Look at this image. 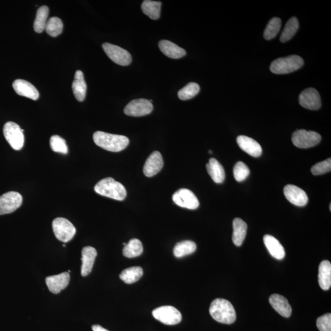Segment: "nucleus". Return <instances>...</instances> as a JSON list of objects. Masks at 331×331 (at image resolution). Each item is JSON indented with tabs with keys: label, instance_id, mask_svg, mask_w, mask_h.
Segmentation results:
<instances>
[{
	"label": "nucleus",
	"instance_id": "f257e3e1",
	"mask_svg": "<svg viewBox=\"0 0 331 331\" xmlns=\"http://www.w3.org/2000/svg\"><path fill=\"white\" fill-rule=\"evenodd\" d=\"M93 138L98 146L112 152L123 151L129 143V139L124 136L110 134L103 131L95 132Z\"/></svg>",
	"mask_w": 331,
	"mask_h": 331
},
{
	"label": "nucleus",
	"instance_id": "f03ea898",
	"mask_svg": "<svg viewBox=\"0 0 331 331\" xmlns=\"http://www.w3.org/2000/svg\"><path fill=\"white\" fill-rule=\"evenodd\" d=\"M209 312L215 320L221 323L231 324L236 319V311L233 305L224 299H215L211 304Z\"/></svg>",
	"mask_w": 331,
	"mask_h": 331
},
{
	"label": "nucleus",
	"instance_id": "7ed1b4c3",
	"mask_svg": "<svg viewBox=\"0 0 331 331\" xmlns=\"http://www.w3.org/2000/svg\"><path fill=\"white\" fill-rule=\"evenodd\" d=\"M94 189L96 193L113 200L123 201L126 197L125 187L111 177L101 180L96 184Z\"/></svg>",
	"mask_w": 331,
	"mask_h": 331
},
{
	"label": "nucleus",
	"instance_id": "20e7f679",
	"mask_svg": "<svg viewBox=\"0 0 331 331\" xmlns=\"http://www.w3.org/2000/svg\"><path fill=\"white\" fill-rule=\"evenodd\" d=\"M304 65V60L298 55H290L277 59L270 67L272 73L276 75H284L295 72Z\"/></svg>",
	"mask_w": 331,
	"mask_h": 331
},
{
	"label": "nucleus",
	"instance_id": "39448f33",
	"mask_svg": "<svg viewBox=\"0 0 331 331\" xmlns=\"http://www.w3.org/2000/svg\"><path fill=\"white\" fill-rule=\"evenodd\" d=\"M24 129H22L18 124L9 121L5 124L4 134L7 142L16 151L23 148L24 144Z\"/></svg>",
	"mask_w": 331,
	"mask_h": 331
},
{
	"label": "nucleus",
	"instance_id": "423d86ee",
	"mask_svg": "<svg viewBox=\"0 0 331 331\" xmlns=\"http://www.w3.org/2000/svg\"><path fill=\"white\" fill-rule=\"evenodd\" d=\"M52 228L56 238L64 243L72 240L76 233L75 226L64 218H56L53 220Z\"/></svg>",
	"mask_w": 331,
	"mask_h": 331
},
{
	"label": "nucleus",
	"instance_id": "0eeeda50",
	"mask_svg": "<svg viewBox=\"0 0 331 331\" xmlns=\"http://www.w3.org/2000/svg\"><path fill=\"white\" fill-rule=\"evenodd\" d=\"M291 140L294 145L298 148L308 149L320 143L321 137L318 133L299 129L294 133Z\"/></svg>",
	"mask_w": 331,
	"mask_h": 331
},
{
	"label": "nucleus",
	"instance_id": "6e6552de",
	"mask_svg": "<svg viewBox=\"0 0 331 331\" xmlns=\"http://www.w3.org/2000/svg\"><path fill=\"white\" fill-rule=\"evenodd\" d=\"M152 315L157 320L166 325H175L182 321V314L170 305L160 307L153 310Z\"/></svg>",
	"mask_w": 331,
	"mask_h": 331
},
{
	"label": "nucleus",
	"instance_id": "1a4fd4ad",
	"mask_svg": "<svg viewBox=\"0 0 331 331\" xmlns=\"http://www.w3.org/2000/svg\"><path fill=\"white\" fill-rule=\"evenodd\" d=\"M104 52L114 63L121 66H128L131 63V55L125 49L115 45L107 43L103 44Z\"/></svg>",
	"mask_w": 331,
	"mask_h": 331
},
{
	"label": "nucleus",
	"instance_id": "9d476101",
	"mask_svg": "<svg viewBox=\"0 0 331 331\" xmlns=\"http://www.w3.org/2000/svg\"><path fill=\"white\" fill-rule=\"evenodd\" d=\"M23 199L16 191H10L0 196V216L13 213L21 207Z\"/></svg>",
	"mask_w": 331,
	"mask_h": 331
},
{
	"label": "nucleus",
	"instance_id": "9b49d317",
	"mask_svg": "<svg viewBox=\"0 0 331 331\" xmlns=\"http://www.w3.org/2000/svg\"><path fill=\"white\" fill-rule=\"evenodd\" d=\"M172 200L175 205L181 208L194 210L200 206L196 195L188 189H179L172 195Z\"/></svg>",
	"mask_w": 331,
	"mask_h": 331
},
{
	"label": "nucleus",
	"instance_id": "f8f14e48",
	"mask_svg": "<svg viewBox=\"0 0 331 331\" xmlns=\"http://www.w3.org/2000/svg\"><path fill=\"white\" fill-rule=\"evenodd\" d=\"M151 101L137 99L129 102L124 109V114L131 117H142L151 114L153 110Z\"/></svg>",
	"mask_w": 331,
	"mask_h": 331
},
{
	"label": "nucleus",
	"instance_id": "ddd939ff",
	"mask_svg": "<svg viewBox=\"0 0 331 331\" xmlns=\"http://www.w3.org/2000/svg\"><path fill=\"white\" fill-rule=\"evenodd\" d=\"M299 104L305 109L318 110L321 106L320 96L317 90L308 88L302 91L299 97Z\"/></svg>",
	"mask_w": 331,
	"mask_h": 331
},
{
	"label": "nucleus",
	"instance_id": "4468645a",
	"mask_svg": "<svg viewBox=\"0 0 331 331\" xmlns=\"http://www.w3.org/2000/svg\"><path fill=\"white\" fill-rule=\"evenodd\" d=\"M284 194L287 199L293 205L302 207L307 205L308 198L306 193L294 185H287L284 188Z\"/></svg>",
	"mask_w": 331,
	"mask_h": 331
},
{
	"label": "nucleus",
	"instance_id": "2eb2a0df",
	"mask_svg": "<svg viewBox=\"0 0 331 331\" xmlns=\"http://www.w3.org/2000/svg\"><path fill=\"white\" fill-rule=\"evenodd\" d=\"M163 165L162 155L159 152H154L146 161L143 168L144 174L148 177L154 176L161 170Z\"/></svg>",
	"mask_w": 331,
	"mask_h": 331
},
{
	"label": "nucleus",
	"instance_id": "dca6fc26",
	"mask_svg": "<svg viewBox=\"0 0 331 331\" xmlns=\"http://www.w3.org/2000/svg\"><path fill=\"white\" fill-rule=\"evenodd\" d=\"M70 275L69 273H63L58 275L49 276L46 279V283L50 292L58 294L69 285Z\"/></svg>",
	"mask_w": 331,
	"mask_h": 331
},
{
	"label": "nucleus",
	"instance_id": "f3484780",
	"mask_svg": "<svg viewBox=\"0 0 331 331\" xmlns=\"http://www.w3.org/2000/svg\"><path fill=\"white\" fill-rule=\"evenodd\" d=\"M13 87L15 92L22 97L32 99L33 100H37L39 97V92L36 87L29 82L23 79H18L14 81Z\"/></svg>",
	"mask_w": 331,
	"mask_h": 331
},
{
	"label": "nucleus",
	"instance_id": "a211bd4d",
	"mask_svg": "<svg viewBox=\"0 0 331 331\" xmlns=\"http://www.w3.org/2000/svg\"><path fill=\"white\" fill-rule=\"evenodd\" d=\"M237 143L240 149L245 152L250 156L259 157L262 154V148L260 144L253 139L246 137V136H239L237 138Z\"/></svg>",
	"mask_w": 331,
	"mask_h": 331
},
{
	"label": "nucleus",
	"instance_id": "6ab92c4d",
	"mask_svg": "<svg viewBox=\"0 0 331 331\" xmlns=\"http://www.w3.org/2000/svg\"><path fill=\"white\" fill-rule=\"evenodd\" d=\"M97 251L92 247H84L82 250V267L81 275L86 277L91 273L94 264Z\"/></svg>",
	"mask_w": 331,
	"mask_h": 331
},
{
	"label": "nucleus",
	"instance_id": "aec40b11",
	"mask_svg": "<svg viewBox=\"0 0 331 331\" xmlns=\"http://www.w3.org/2000/svg\"><path fill=\"white\" fill-rule=\"evenodd\" d=\"M270 302L274 309L280 315L288 318L291 315L292 309L288 300L280 294H274L270 298Z\"/></svg>",
	"mask_w": 331,
	"mask_h": 331
},
{
	"label": "nucleus",
	"instance_id": "412c9836",
	"mask_svg": "<svg viewBox=\"0 0 331 331\" xmlns=\"http://www.w3.org/2000/svg\"><path fill=\"white\" fill-rule=\"evenodd\" d=\"M264 243L269 252L277 259H284L285 256V251L284 247L275 237L271 235H265Z\"/></svg>",
	"mask_w": 331,
	"mask_h": 331
},
{
	"label": "nucleus",
	"instance_id": "4be33fe9",
	"mask_svg": "<svg viewBox=\"0 0 331 331\" xmlns=\"http://www.w3.org/2000/svg\"><path fill=\"white\" fill-rule=\"evenodd\" d=\"M87 84L85 81L83 72L77 71L75 73V80L72 84V89L76 100L82 102L84 101L87 94Z\"/></svg>",
	"mask_w": 331,
	"mask_h": 331
},
{
	"label": "nucleus",
	"instance_id": "5701e85b",
	"mask_svg": "<svg viewBox=\"0 0 331 331\" xmlns=\"http://www.w3.org/2000/svg\"><path fill=\"white\" fill-rule=\"evenodd\" d=\"M158 46L161 52L169 58L179 59L186 55L185 50L168 40L160 41Z\"/></svg>",
	"mask_w": 331,
	"mask_h": 331
},
{
	"label": "nucleus",
	"instance_id": "b1692460",
	"mask_svg": "<svg viewBox=\"0 0 331 331\" xmlns=\"http://www.w3.org/2000/svg\"><path fill=\"white\" fill-rule=\"evenodd\" d=\"M208 174L214 182L222 183L225 179V169L216 158H211L209 163L206 165Z\"/></svg>",
	"mask_w": 331,
	"mask_h": 331
},
{
	"label": "nucleus",
	"instance_id": "393cba45",
	"mask_svg": "<svg viewBox=\"0 0 331 331\" xmlns=\"http://www.w3.org/2000/svg\"><path fill=\"white\" fill-rule=\"evenodd\" d=\"M318 283L321 289L328 290L331 286V264L330 261L324 260L319 267Z\"/></svg>",
	"mask_w": 331,
	"mask_h": 331
},
{
	"label": "nucleus",
	"instance_id": "a878e982",
	"mask_svg": "<svg viewBox=\"0 0 331 331\" xmlns=\"http://www.w3.org/2000/svg\"><path fill=\"white\" fill-rule=\"evenodd\" d=\"M233 242L234 245L240 247L244 242L247 234V225L242 219L237 218L233 220Z\"/></svg>",
	"mask_w": 331,
	"mask_h": 331
},
{
	"label": "nucleus",
	"instance_id": "bb28decb",
	"mask_svg": "<svg viewBox=\"0 0 331 331\" xmlns=\"http://www.w3.org/2000/svg\"><path fill=\"white\" fill-rule=\"evenodd\" d=\"M143 276V270L141 267H135L127 268L121 272L120 278L125 284H132L137 282Z\"/></svg>",
	"mask_w": 331,
	"mask_h": 331
},
{
	"label": "nucleus",
	"instance_id": "cd10ccee",
	"mask_svg": "<svg viewBox=\"0 0 331 331\" xmlns=\"http://www.w3.org/2000/svg\"><path fill=\"white\" fill-rule=\"evenodd\" d=\"M161 2L145 0L141 5L143 13L153 20L160 18Z\"/></svg>",
	"mask_w": 331,
	"mask_h": 331
},
{
	"label": "nucleus",
	"instance_id": "c85d7f7f",
	"mask_svg": "<svg viewBox=\"0 0 331 331\" xmlns=\"http://www.w3.org/2000/svg\"><path fill=\"white\" fill-rule=\"evenodd\" d=\"M143 252L142 242L138 239L130 240L128 244L124 246L123 250V255L128 258L140 256Z\"/></svg>",
	"mask_w": 331,
	"mask_h": 331
},
{
	"label": "nucleus",
	"instance_id": "c756f323",
	"mask_svg": "<svg viewBox=\"0 0 331 331\" xmlns=\"http://www.w3.org/2000/svg\"><path fill=\"white\" fill-rule=\"evenodd\" d=\"M49 9L46 6L39 8L37 11L35 22H34V30L38 33L44 32L46 28Z\"/></svg>",
	"mask_w": 331,
	"mask_h": 331
},
{
	"label": "nucleus",
	"instance_id": "7c9ffc66",
	"mask_svg": "<svg viewBox=\"0 0 331 331\" xmlns=\"http://www.w3.org/2000/svg\"><path fill=\"white\" fill-rule=\"evenodd\" d=\"M196 250V244L191 240H184L177 243L174 248L175 257H182L194 252Z\"/></svg>",
	"mask_w": 331,
	"mask_h": 331
},
{
	"label": "nucleus",
	"instance_id": "2f4dec72",
	"mask_svg": "<svg viewBox=\"0 0 331 331\" xmlns=\"http://www.w3.org/2000/svg\"><path fill=\"white\" fill-rule=\"evenodd\" d=\"M299 24L298 19L293 17L286 24L284 30L282 33L280 40L282 42H286L290 40L295 35L299 29Z\"/></svg>",
	"mask_w": 331,
	"mask_h": 331
},
{
	"label": "nucleus",
	"instance_id": "473e14b6",
	"mask_svg": "<svg viewBox=\"0 0 331 331\" xmlns=\"http://www.w3.org/2000/svg\"><path fill=\"white\" fill-rule=\"evenodd\" d=\"M63 24L61 20L56 17H53L47 22L46 30L48 35L52 37L60 35L63 32Z\"/></svg>",
	"mask_w": 331,
	"mask_h": 331
},
{
	"label": "nucleus",
	"instance_id": "72a5a7b5",
	"mask_svg": "<svg viewBox=\"0 0 331 331\" xmlns=\"http://www.w3.org/2000/svg\"><path fill=\"white\" fill-rule=\"evenodd\" d=\"M200 91L199 85L195 83H190L179 90L178 92V97L183 101L190 100L194 98Z\"/></svg>",
	"mask_w": 331,
	"mask_h": 331
},
{
	"label": "nucleus",
	"instance_id": "f704fd0d",
	"mask_svg": "<svg viewBox=\"0 0 331 331\" xmlns=\"http://www.w3.org/2000/svg\"><path fill=\"white\" fill-rule=\"evenodd\" d=\"M282 25L281 20L278 18H274L269 22L264 32V38L267 40L275 38L278 35Z\"/></svg>",
	"mask_w": 331,
	"mask_h": 331
},
{
	"label": "nucleus",
	"instance_id": "c9c22d12",
	"mask_svg": "<svg viewBox=\"0 0 331 331\" xmlns=\"http://www.w3.org/2000/svg\"><path fill=\"white\" fill-rule=\"evenodd\" d=\"M50 148L53 152L60 153L62 154H67L69 149L66 141L58 135L52 136L50 140Z\"/></svg>",
	"mask_w": 331,
	"mask_h": 331
},
{
	"label": "nucleus",
	"instance_id": "e433bc0d",
	"mask_svg": "<svg viewBox=\"0 0 331 331\" xmlns=\"http://www.w3.org/2000/svg\"><path fill=\"white\" fill-rule=\"evenodd\" d=\"M233 173L234 179L240 182L247 179L250 171L247 165L242 161H239L234 167Z\"/></svg>",
	"mask_w": 331,
	"mask_h": 331
},
{
	"label": "nucleus",
	"instance_id": "4c0bfd02",
	"mask_svg": "<svg viewBox=\"0 0 331 331\" xmlns=\"http://www.w3.org/2000/svg\"><path fill=\"white\" fill-rule=\"evenodd\" d=\"M331 170V159L330 158H328L326 160L321 161L316 163V165H314L312 169H311V172L313 175H319L327 173V172H330Z\"/></svg>",
	"mask_w": 331,
	"mask_h": 331
},
{
	"label": "nucleus",
	"instance_id": "58836bf2",
	"mask_svg": "<svg viewBox=\"0 0 331 331\" xmlns=\"http://www.w3.org/2000/svg\"><path fill=\"white\" fill-rule=\"evenodd\" d=\"M316 326L320 331H331V314H325L319 317L316 321Z\"/></svg>",
	"mask_w": 331,
	"mask_h": 331
},
{
	"label": "nucleus",
	"instance_id": "ea45409f",
	"mask_svg": "<svg viewBox=\"0 0 331 331\" xmlns=\"http://www.w3.org/2000/svg\"><path fill=\"white\" fill-rule=\"evenodd\" d=\"M92 330L93 331H109L108 330L104 329V328L100 326V325H93L92 326Z\"/></svg>",
	"mask_w": 331,
	"mask_h": 331
},
{
	"label": "nucleus",
	"instance_id": "a19ab883",
	"mask_svg": "<svg viewBox=\"0 0 331 331\" xmlns=\"http://www.w3.org/2000/svg\"><path fill=\"white\" fill-rule=\"evenodd\" d=\"M209 154H212V151H209Z\"/></svg>",
	"mask_w": 331,
	"mask_h": 331
},
{
	"label": "nucleus",
	"instance_id": "79ce46f5",
	"mask_svg": "<svg viewBox=\"0 0 331 331\" xmlns=\"http://www.w3.org/2000/svg\"><path fill=\"white\" fill-rule=\"evenodd\" d=\"M63 246L64 247H66V245H63Z\"/></svg>",
	"mask_w": 331,
	"mask_h": 331
}]
</instances>
